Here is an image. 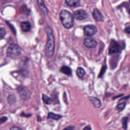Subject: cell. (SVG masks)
Returning a JSON list of instances; mask_svg holds the SVG:
<instances>
[{
	"label": "cell",
	"instance_id": "6da1fadb",
	"mask_svg": "<svg viewBox=\"0 0 130 130\" xmlns=\"http://www.w3.org/2000/svg\"><path fill=\"white\" fill-rule=\"evenodd\" d=\"M46 32L47 34V41L46 46V54L48 57H51L53 55L54 52V39L51 28L47 27Z\"/></svg>",
	"mask_w": 130,
	"mask_h": 130
},
{
	"label": "cell",
	"instance_id": "7a4b0ae2",
	"mask_svg": "<svg viewBox=\"0 0 130 130\" xmlns=\"http://www.w3.org/2000/svg\"><path fill=\"white\" fill-rule=\"evenodd\" d=\"M59 17L62 25L66 28H71L74 26L73 16L69 11L66 10H61L60 12Z\"/></svg>",
	"mask_w": 130,
	"mask_h": 130
},
{
	"label": "cell",
	"instance_id": "3957f363",
	"mask_svg": "<svg viewBox=\"0 0 130 130\" xmlns=\"http://www.w3.org/2000/svg\"><path fill=\"white\" fill-rule=\"evenodd\" d=\"M21 53V48L20 47L16 44H10L7 50V54L8 56L11 58H16Z\"/></svg>",
	"mask_w": 130,
	"mask_h": 130
},
{
	"label": "cell",
	"instance_id": "277c9868",
	"mask_svg": "<svg viewBox=\"0 0 130 130\" xmlns=\"http://www.w3.org/2000/svg\"><path fill=\"white\" fill-rule=\"evenodd\" d=\"M122 50V46L116 41L111 39L108 48V54L110 55L119 53Z\"/></svg>",
	"mask_w": 130,
	"mask_h": 130
},
{
	"label": "cell",
	"instance_id": "5b68a950",
	"mask_svg": "<svg viewBox=\"0 0 130 130\" xmlns=\"http://www.w3.org/2000/svg\"><path fill=\"white\" fill-rule=\"evenodd\" d=\"M84 35L86 36L91 37L95 35L98 32L97 27L92 24L85 25L83 28Z\"/></svg>",
	"mask_w": 130,
	"mask_h": 130
},
{
	"label": "cell",
	"instance_id": "8992f818",
	"mask_svg": "<svg viewBox=\"0 0 130 130\" xmlns=\"http://www.w3.org/2000/svg\"><path fill=\"white\" fill-rule=\"evenodd\" d=\"M17 92L20 96L24 100H26L30 96V93L29 90L23 86H19L17 88Z\"/></svg>",
	"mask_w": 130,
	"mask_h": 130
},
{
	"label": "cell",
	"instance_id": "52a82bcc",
	"mask_svg": "<svg viewBox=\"0 0 130 130\" xmlns=\"http://www.w3.org/2000/svg\"><path fill=\"white\" fill-rule=\"evenodd\" d=\"M73 17L78 20H83L87 18L88 15L84 10H78L74 12Z\"/></svg>",
	"mask_w": 130,
	"mask_h": 130
},
{
	"label": "cell",
	"instance_id": "ba28073f",
	"mask_svg": "<svg viewBox=\"0 0 130 130\" xmlns=\"http://www.w3.org/2000/svg\"><path fill=\"white\" fill-rule=\"evenodd\" d=\"M84 45L88 48H95L98 45L97 42L91 38H86L83 41Z\"/></svg>",
	"mask_w": 130,
	"mask_h": 130
},
{
	"label": "cell",
	"instance_id": "9c48e42d",
	"mask_svg": "<svg viewBox=\"0 0 130 130\" xmlns=\"http://www.w3.org/2000/svg\"><path fill=\"white\" fill-rule=\"evenodd\" d=\"M92 16L94 19L97 21H103L104 16L102 13L98 9H94L92 12Z\"/></svg>",
	"mask_w": 130,
	"mask_h": 130
},
{
	"label": "cell",
	"instance_id": "30bf717a",
	"mask_svg": "<svg viewBox=\"0 0 130 130\" xmlns=\"http://www.w3.org/2000/svg\"><path fill=\"white\" fill-rule=\"evenodd\" d=\"M89 101L91 102V103L93 104V106L95 108H99L101 106V102L100 100L96 97H90L89 98Z\"/></svg>",
	"mask_w": 130,
	"mask_h": 130
},
{
	"label": "cell",
	"instance_id": "8fae6325",
	"mask_svg": "<svg viewBox=\"0 0 130 130\" xmlns=\"http://www.w3.org/2000/svg\"><path fill=\"white\" fill-rule=\"evenodd\" d=\"M80 0H66V4L71 7H77L80 5Z\"/></svg>",
	"mask_w": 130,
	"mask_h": 130
},
{
	"label": "cell",
	"instance_id": "7c38bea8",
	"mask_svg": "<svg viewBox=\"0 0 130 130\" xmlns=\"http://www.w3.org/2000/svg\"><path fill=\"white\" fill-rule=\"evenodd\" d=\"M21 29L24 31H28L31 28V25L28 21H22L20 23Z\"/></svg>",
	"mask_w": 130,
	"mask_h": 130
},
{
	"label": "cell",
	"instance_id": "4fadbf2b",
	"mask_svg": "<svg viewBox=\"0 0 130 130\" xmlns=\"http://www.w3.org/2000/svg\"><path fill=\"white\" fill-rule=\"evenodd\" d=\"M37 2L41 11L45 14H47V9L46 8V7L44 5L43 0H37Z\"/></svg>",
	"mask_w": 130,
	"mask_h": 130
},
{
	"label": "cell",
	"instance_id": "5bb4252c",
	"mask_svg": "<svg viewBox=\"0 0 130 130\" xmlns=\"http://www.w3.org/2000/svg\"><path fill=\"white\" fill-rule=\"evenodd\" d=\"M60 71L67 75H71L72 74L71 69L67 66H63L60 69Z\"/></svg>",
	"mask_w": 130,
	"mask_h": 130
},
{
	"label": "cell",
	"instance_id": "9a60e30c",
	"mask_svg": "<svg viewBox=\"0 0 130 130\" xmlns=\"http://www.w3.org/2000/svg\"><path fill=\"white\" fill-rule=\"evenodd\" d=\"M76 73L77 76L79 77V78H82L85 74V70L81 67L78 68L77 70H76Z\"/></svg>",
	"mask_w": 130,
	"mask_h": 130
},
{
	"label": "cell",
	"instance_id": "2e32d148",
	"mask_svg": "<svg viewBox=\"0 0 130 130\" xmlns=\"http://www.w3.org/2000/svg\"><path fill=\"white\" fill-rule=\"evenodd\" d=\"M61 115H58V114H54L53 113H49L48 114V118H51V119H53L54 120H58L60 118H61Z\"/></svg>",
	"mask_w": 130,
	"mask_h": 130
},
{
	"label": "cell",
	"instance_id": "e0dca14e",
	"mask_svg": "<svg viewBox=\"0 0 130 130\" xmlns=\"http://www.w3.org/2000/svg\"><path fill=\"white\" fill-rule=\"evenodd\" d=\"M125 105H126V102H125V101L120 102L117 104L116 107H117V109H118V110L121 111L123 110L125 108Z\"/></svg>",
	"mask_w": 130,
	"mask_h": 130
},
{
	"label": "cell",
	"instance_id": "ac0fdd59",
	"mask_svg": "<svg viewBox=\"0 0 130 130\" xmlns=\"http://www.w3.org/2000/svg\"><path fill=\"white\" fill-rule=\"evenodd\" d=\"M42 100L44 103L46 104H50L52 102L51 99L44 94H42Z\"/></svg>",
	"mask_w": 130,
	"mask_h": 130
},
{
	"label": "cell",
	"instance_id": "d6986e66",
	"mask_svg": "<svg viewBox=\"0 0 130 130\" xmlns=\"http://www.w3.org/2000/svg\"><path fill=\"white\" fill-rule=\"evenodd\" d=\"M122 127L124 129H126L127 128V121H128V117H124L122 120Z\"/></svg>",
	"mask_w": 130,
	"mask_h": 130
},
{
	"label": "cell",
	"instance_id": "ffe728a7",
	"mask_svg": "<svg viewBox=\"0 0 130 130\" xmlns=\"http://www.w3.org/2000/svg\"><path fill=\"white\" fill-rule=\"evenodd\" d=\"M16 101V98L14 95H9L8 98V103L10 104H12L13 103H14Z\"/></svg>",
	"mask_w": 130,
	"mask_h": 130
},
{
	"label": "cell",
	"instance_id": "44dd1931",
	"mask_svg": "<svg viewBox=\"0 0 130 130\" xmlns=\"http://www.w3.org/2000/svg\"><path fill=\"white\" fill-rule=\"evenodd\" d=\"M6 35V30L5 28L1 27L0 28V39H3Z\"/></svg>",
	"mask_w": 130,
	"mask_h": 130
},
{
	"label": "cell",
	"instance_id": "7402d4cb",
	"mask_svg": "<svg viewBox=\"0 0 130 130\" xmlns=\"http://www.w3.org/2000/svg\"><path fill=\"white\" fill-rule=\"evenodd\" d=\"M124 31L125 32H126V34H130V26H128L127 27H126L124 29Z\"/></svg>",
	"mask_w": 130,
	"mask_h": 130
},
{
	"label": "cell",
	"instance_id": "603a6c76",
	"mask_svg": "<svg viewBox=\"0 0 130 130\" xmlns=\"http://www.w3.org/2000/svg\"><path fill=\"white\" fill-rule=\"evenodd\" d=\"M106 67L105 68V67H104L102 68V70H101V72H100V73L99 74V77H101V76H102L103 75V74H104V72H105V71L106 70Z\"/></svg>",
	"mask_w": 130,
	"mask_h": 130
},
{
	"label": "cell",
	"instance_id": "cb8c5ba5",
	"mask_svg": "<svg viewBox=\"0 0 130 130\" xmlns=\"http://www.w3.org/2000/svg\"><path fill=\"white\" fill-rule=\"evenodd\" d=\"M7 120V117H3L0 118V124H2L4 122H5Z\"/></svg>",
	"mask_w": 130,
	"mask_h": 130
},
{
	"label": "cell",
	"instance_id": "d4e9b609",
	"mask_svg": "<svg viewBox=\"0 0 130 130\" xmlns=\"http://www.w3.org/2000/svg\"><path fill=\"white\" fill-rule=\"evenodd\" d=\"M10 130H22V129L17 126H12L10 128Z\"/></svg>",
	"mask_w": 130,
	"mask_h": 130
},
{
	"label": "cell",
	"instance_id": "484cf974",
	"mask_svg": "<svg viewBox=\"0 0 130 130\" xmlns=\"http://www.w3.org/2000/svg\"><path fill=\"white\" fill-rule=\"evenodd\" d=\"M91 128L90 126L88 125V126L85 127L83 130H91Z\"/></svg>",
	"mask_w": 130,
	"mask_h": 130
},
{
	"label": "cell",
	"instance_id": "4316f807",
	"mask_svg": "<svg viewBox=\"0 0 130 130\" xmlns=\"http://www.w3.org/2000/svg\"><path fill=\"white\" fill-rule=\"evenodd\" d=\"M63 130H73V127H68Z\"/></svg>",
	"mask_w": 130,
	"mask_h": 130
},
{
	"label": "cell",
	"instance_id": "83f0119b",
	"mask_svg": "<svg viewBox=\"0 0 130 130\" xmlns=\"http://www.w3.org/2000/svg\"><path fill=\"white\" fill-rule=\"evenodd\" d=\"M129 2H130V0H129Z\"/></svg>",
	"mask_w": 130,
	"mask_h": 130
}]
</instances>
